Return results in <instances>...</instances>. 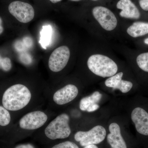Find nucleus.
<instances>
[{
    "label": "nucleus",
    "instance_id": "nucleus-11",
    "mask_svg": "<svg viewBox=\"0 0 148 148\" xmlns=\"http://www.w3.org/2000/svg\"><path fill=\"white\" fill-rule=\"evenodd\" d=\"M110 133L107 136V141L112 148H127L126 143L123 138L119 125L116 123L110 124Z\"/></svg>",
    "mask_w": 148,
    "mask_h": 148
},
{
    "label": "nucleus",
    "instance_id": "nucleus-13",
    "mask_svg": "<svg viewBox=\"0 0 148 148\" xmlns=\"http://www.w3.org/2000/svg\"><path fill=\"white\" fill-rule=\"evenodd\" d=\"M127 34L133 38L143 36L148 34V23L137 21L130 26L127 30Z\"/></svg>",
    "mask_w": 148,
    "mask_h": 148
},
{
    "label": "nucleus",
    "instance_id": "nucleus-9",
    "mask_svg": "<svg viewBox=\"0 0 148 148\" xmlns=\"http://www.w3.org/2000/svg\"><path fill=\"white\" fill-rule=\"evenodd\" d=\"M43 112L38 111L31 112L24 115L19 122L20 127L27 130H34L42 126L47 120Z\"/></svg>",
    "mask_w": 148,
    "mask_h": 148
},
{
    "label": "nucleus",
    "instance_id": "nucleus-15",
    "mask_svg": "<svg viewBox=\"0 0 148 148\" xmlns=\"http://www.w3.org/2000/svg\"><path fill=\"white\" fill-rule=\"evenodd\" d=\"M53 29L49 24L43 26L41 31L40 32V36L39 42L42 47L46 49L50 45L52 41Z\"/></svg>",
    "mask_w": 148,
    "mask_h": 148
},
{
    "label": "nucleus",
    "instance_id": "nucleus-5",
    "mask_svg": "<svg viewBox=\"0 0 148 148\" xmlns=\"http://www.w3.org/2000/svg\"><path fill=\"white\" fill-rule=\"evenodd\" d=\"M138 105L131 113V119L139 134L148 136V100L146 103Z\"/></svg>",
    "mask_w": 148,
    "mask_h": 148
},
{
    "label": "nucleus",
    "instance_id": "nucleus-30",
    "mask_svg": "<svg viewBox=\"0 0 148 148\" xmlns=\"http://www.w3.org/2000/svg\"><path fill=\"white\" fill-rule=\"evenodd\" d=\"M71 1H80V0H71Z\"/></svg>",
    "mask_w": 148,
    "mask_h": 148
},
{
    "label": "nucleus",
    "instance_id": "nucleus-7",
    "mask_svg": "<svg viewBox=\"0 0 148 148\" xmlns=\"http://www.w3.org/2000/svg\"><path fill=\"white\" fill-rule=\"evenodd\" d=\"M92 14L101 27L107 31H112L116 28L117 19L109 9L103 6H97L92 9Z\"/></svg>",
    "mask_w": 148,
    "mask_h": 148
},
{
    "label": "nucleus",
    "instance_id": "nucleus-4",
    "mask_svg": "<svg viewBox=\"0 0 148 148\" xmlns=\"http://www.w3.org/2000/svg\"><path fill=\"white\" fill-rule=\"evenodd\" d=\"M106 135V130L103 126L98 125L89 131H78L75 135V139L79 142L82 147L96 145L103 142Z\"/></svg>",
    "mask_w": 148,
    "mask_h": 148
},
{
    "label": "nucleus",
    "instance_id": "nucleus-23",
    "mask_svg": "<svg viewBox=\"0 0 148 148\" xmlns=\"http://www.w3.org/2000/svg\"><path fill=\"white\" fill-rule=\"evenodd\" d=\"M20 59L22 63L25 64H29L32 61L31 56L29 53L25 52H22L20 55Z\"/></svg>",
    "mask_w": 148,
    "mask_h": 148
},
{
    "label": "nucleus",
    "instance_id": "nucleus-20",
    "mask_svg": "<svg viewBox=\"0 0 148 148\" xmlns=\"http://www.w3.org/2000/svg\"><path fill=\"white\" fill-rule=\"evenodd\" d=\"M133 83L129 81L121 80L119 83L116 89H119L123 93H127L132 89Z\"/></svg>",
    "mask_w": 148,
    "mask_h": 148
},
{
    "label": "nucleus",
    "instance_id": "nucleus-27",
    "mask_svg": "<svg viewBox=\"0 0 148 148\" xmlns=\"http://www.w3.org/2000/svg\"><path fill=\"white\" fill-rule=\"evenodd\" d=\"M84 148H98V147L97 146L95 145H88L86 146Z\"/></svg>",
    "mask_w": 148,
    "mask_h": 148
},
{
    "label": "nucleus",
    "instance_id": "nucleus-17",
    "mask_svg": "<svg viewBox=\"0 0 148 148\" xmlns=\"http://www.w3.org/2000/svg\"><path fill=\"white\" fill-rule=\"evenodd\" d=\"M123 73L120 72L116 74L115 75L110 77L108 79L105 81V84L107 87L112 88L114 89H116L117 86L118 84L123 76Z\"/></svg>",
    "mask_w": 148,
    "mask_h": 148
},
{
    "label": "nucleus",
    "instance_id": "nucleus-18",
    "mask_svg": "<svg viewBox=\"0 0 148 148\" xmlns=\"http://www.w3.org/2000/svg\"><path fill=\"white\" fill-rule=\"evenodd\" d=\"M10 120L9 112L4 107L0 106V125L5 126L8 125Z\"/></svg>",
    "mask_w": 148,
    "mask_h": 148
},
{
    "label": "nucleus",
    "instance_id": "nucleus-26",
    "mask_svg": "<svg viewBox=\"0 0 148 148\" xmlns=\"http://www.w3.org/2000/svg\"><path fill=\"white\" fill-rule=\"evenodd\" d=\"M3 31V28L2 26V20L0 17V35L2 34Z\"/></svg>",
    "mask_w": 148,
    "mask_h": 148
},
{
    "label": "nucleus",
    "instance_id": "nucleus-21",
    "mask_svg": "<svg viewBox=\"0 0 148 148\" xmlns=\"http://www.w3.org/2000/svg\"><path fill=\"white\" fill-rule=\"evenodd\" d=\"M12 67L10 58L8 57H2L0 55V69L5 71H10Z\"/></svg>",
    "mask_w": 148,
    "mask_h": 148
},
{
    "label": "nucleus",
    "instance_id": "nucleus-25",
    "mask_svg": "<svg viewBox=\"0 0 148 148\" xmlns=\"http://www.w3.org/2000/svg\"><path fill=\"white\" fill-rule=\"evenodd\" d=\"M14 148H35L34 146L31 144H23V145H18L16 146Z\"/></svg>",
    "mask_w": 148,
    "mask_h": 148
},
{
    "label": "nucleus",
    "instance_id": "nucleus-2",
    "mask_svg": "<svg viewBox=\"0 0 148 148\" xmlns=\"http://www.w3.org/2000/svg\"><path fill=\"white\" fill-rule=\"evenodd\" d=\"M87 66L93 74L103 78L112 76L116 73L118 69L112 59L101 54L90 56L88 59Z\"/></svg>",
    "mask_w": 148,
    "mask_h": 148
},
{
    "label": "nucleus",
    "instance_id": "nucleus-12",
    "mask_svg": "<svg viewBox=\"0 0 148 148\" xmlns=\"http://www.w3.org/2000/svg\"><path fill=\"white\" fill-rule=\"evenodd\" d=\"M116 7L121 10L119 14L121 17L135 19L140 18V11L131 0H120Z\"/></svg>",
    "mask_w": 148,
    "mask_h": 148
},
{
    "label": "nucleus",
    "instance_id": "nucleus-19",
    "mask_svg": "<svg viewBox=\"0 0 148 148\" xmlns=\"http://www.w3.org/2000/svg\"><path fill=\"white\" fill-rule=\"evenodd\" d=\"M32 39L29 37H25L24 38L22 41H19L16 44L15 47L16 49L19 51H25L27 49L30 48L32 45Z\"/></svg>",
    "mask_w": 148,
    "mask_h": 148
},
{
    "label": "nucleus",
    "instance_id": "nucleus-24",
    "mask_svg": "<svg viewBox=\"0 0 148 148\" xmlns=\"http://www.w3.org/2000/svg\"><path fill=\"white\" fill-rule=\"evenodd\" d=\"M139 4L141 8L143 10L148 11V0H140Z\"/></svg>",
    "mask_w": 148,
    "mask_h": 148
},
{
    "label": "nucleus",
    "instance_id": "nucleus-16",
    "mask_svg": "<svg viewBox=\"0 0 148 148\" xmlns=\"http://www.w3.org/2000/svg\"><path fill=\"white\" fill-rule=\"evenodd\" d=\"M136 63L141 71L148 73V52L138 55L136 58Z\"/></svg>",
    "mask_w": 148,
    "mask_h": 148
},
{
    "label": "nucleus",
    "instance_id": "nucleus-8",
    "mask_svg": "<svg viewBox=\"0 0 148 148\" xmlns=\"http://www.w3.org/2000/svg\"><path fill=\"white\" fill-rule=\"evenodd\" d=\"M70 51L66 46H62L53 51L49 60V67L53 72L61 71L66 67L70 57Z\"/></svg>",
    "mask_w": 148,
    "mask_h": 148
},
{
    "label": "nucleus",
    "instance_id": "nucleus-6",
    "mask_svg": "<svg viewBox=\"0 0 148 148\" xmlns=\"http://www.w3.org/2000/svg\"><path fill=\"white\" fill-rule=\"evenodd\" d=\"M10 13L19 22L27 23L33 20L35 11L33 7L27 3L16 1L11 3L8 6Z\"/></svg>",
    "mask_w": 148,
    "mask_h": 148
},
{
    "label": "nucleus",
    "instance_id": "nucleus-3",
    "mask_svg": "<svg viewBox=\"0 0 148 148\" xmlns=\"http://www.w3.org/2000/svg\"><path fill=\"white\" fill-rule=\"evenodd\" d=\"M70 118L66 114H61L50 123L46 127V136L51 140L65 139L71 134L69 126Z\"/></svg>",
    "mask_w": 148,
    "mask_h": 148
},
{
    "label": "nucleus",
    "instance_id": "nucleus-10",
    "mask_svg": "<svg viewBox=\"0 0 148 148\" xmlns=\"http://www.w3.org/2000/svg\"><path fill=\"white\" fill-rule=\"evenodd\" d=\"M76 86L68 84L56 91L53 96V100L58 105H64L74 100L78 94Z\"/></svg>",
    "mask_w": 148,
    "mask_h": 148
},
{
    "label": "nucleus",
    "instance_id": "nucleus-29",
    "mask_svg": "<svg viewBox=\"0 0 148 148\" xmlns=\"http://www.w3.org/2000/svg\"><path fill=\"white\" fill-rule=\"evenodd\" d=\"M144 42L145 44L148 45V38H146L144 40Z\"/></svg>",
    "mask_w": 148,
    "mask_h": 148
},
{
    "label": "nucleus",
    "instance_id": "nucleus-1",
    "mask_svg": "<svg viewBox=\"0 0 148 148\" xmlns=\"http://www.w3.org/2000/svg\"><path fill=\"white\" fill-rule=\"evenodd\" d=\"M32 94L24 85H14L8 88L3 95V106L10 111H15L23 109L29 104Z\"/></svg>",
    "mask_w": 148,
    "mask_h": 148
},
{
    "label": "nucleus",
    "instance_id": "nucleus-28",
    "mask_svg": "<svg viewBox=\"0 0 148 148\" xmlns=\"http://www.w3.org/2000/svg\"><path fill=\"white\" fill-rule=\"evenodd\" d=\"M49 1L51 2L55 3H57L61 1V0H49Z\"/></svg>",
    "mask_w": 148,
    "mask_h": 148
},
{
    "label": "nucleus",
    "instance_id": "nucleus-22",
    "mask_svg": "<svg viewBox=\"0 0 148 148\" xmlns=\"http://www.w3.org/2000/svg\"><path fill=\"white\" fill-rule=\"evenodd\" d=\"M51 148H79L76 144L71 141H66L55 145Z\"/></svg>",
    "mask_w": 148,
    "mask_h": 148
},
{
    "label": "nucleus",
    "instance_id": "nucleus-14",
    "mask_svg": "<svg viewBox=\"0 0 148 148\" xmlns=\"http://www.w3.org/2000/svg\"><path fill=\"white\" fill-rule=\"evenodd\" d=\"M102 97V95L100 92L95 91L90 96L81 99L80 102V109L82 111H86L90 107L98 104Z\"/></svg>",
    "mask_w": 148,
    "mask_h": 148
},
{
    "label": "nucleus",
    "instance_id": "nucleus-31",
    "mask_svg": "<svg viewBox=\"0 0 148 148\" xmlns=\"http://www.w3.org/2000/svg\"><path fill=\"white\" fill-rule=\"evenodd\" d=\"M92 1H98V0H92Z\"/></svg>",
    "mask_w": 148,
    "mask_h": 148
}]
</instances>
